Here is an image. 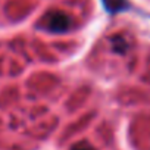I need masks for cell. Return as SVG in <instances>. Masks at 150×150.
<instances>
[{
	"label": "cell",
	"instance_id": "7a4b0ae2",
	"mask_svg": "<svg viewBox=\"0 0 150 150\" xmlns=\"http://www.w3.org/2000/svg\"><path fill=\"white\" fill-rule=\"evenodd\" d=\"M102 2H103L105 8H106L109 12H112V13L121 12V11H124V9L128 6L127 0H102Z\"/></svg>",
	"mask_w": 150,
	"mask_h": 150
},
{
	"label": "cell",
	"instance_id": "6da1fadb",
	"mask_svg": "<svg viewBox=\"0 0 150 150\" xmlns=\"http://www.w3.org/2000/svg\"><path fill=\"white\" fill-rule=\"evenodd\" d=\"M44 22H46L47 30H50L53 33H63L69 27V18L65 13H62V12H53V13H50L44 19Z\"/></svg>",
	"mask_w": 150,
	"mask_h": 150
},
{
	"label": "cell",
	"instance_id": "3957f363",
	"mask_svg": "<svg viewBox=\"0 0 150 150\" xmlns=\"http://www.w3.org/2000/svg\"><path fill=\"white\" fill-rule=\"evenodd\" d=\"M72 150H91V149L87 147V146H77V147H74Z\"/></svg>",
	"mask_w": 150,
	"mask_h": 150
}]
</instances>
